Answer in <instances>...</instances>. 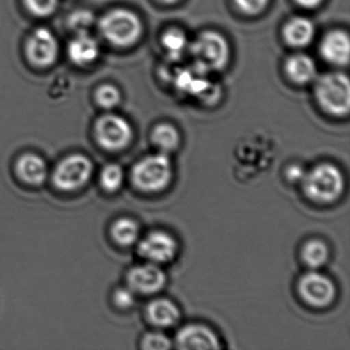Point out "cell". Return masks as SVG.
Instances as JSON below:
<instances>
[{"label": "cell", "mask_w": 350, "mask_h": 350, "mask_svg": "<svg viewBox=\"0 0 350 350\" xmlns=\"http://www.w3.org/2000/svg\"><path fill=\"white\" fill-rule=\"evenodd\" d=\"M194 70L202 75L219 71L228 63L229 46L226 40L215 31H204L190 44Z\"/></svg>", "instance_id": "6da1fadb"}, {"label": "cell", "mask_w": 350, "mask_h": 350, "mask_svg": "<svg viewBox=\"0 0 350 350\" xmlns=\"http://www.w3.org/2000/svg\"><path fill=\"white\" fill-rule=\"evenodd\" d=\"M102 36L112 46L128 48L138 42L143 25L138 16L128 10H114L99 22Z\"/></svg>", "instance_id": "7a4b0ae2"}, {"label": "cell", "mask_w": 350, "mask_h": 350, "mask_svg": "<svg viewBox=\"0 0 350 350\" xmlns=\"http://www.w3.org/2000/svg\"><path fill=\"white\" fill-rule=\"evenodd\" d=\"M305 193L313 202L329 204L335 202L344 188L341 172L331 163H321L305 174L302 180Z\"/></svg>", "instance_id": "3957f363"}, {"label": "cell", "mask_w": 350, "mask_h": 350, "mask_svg": "<svg viewBox=\"0 0 350 350\" xmlns=\"http://www.w3.org/2000/svg\"><path fill=\"white\" fill-rule=\"evenodd\" d=\"M319 106L329 114L344 116L350 110L349 79L342 73H327L319 77L314 88Z\"/></svg>", "instance_id": "277c9868"}, {"label": "cell", "mask_w": 350, "mask_h": 350, "mask_svg": "<svg viewBox=\"0 0 350 350\" xmlns=\"http://www.w3.org/2000/svg\"><path fill=\"white\" fill-rule=\"evenodd\" d=\"M131 177L133 184L141 191H161L171 182V161L165 153L149 155L134 165Z\"/></svg>", "instance_id": "5b68a950"}, {"label": "cell", "mask_w": 350, "mask_h": 350, "mask_svg": "<svg viewBox=\"0 0 350 350\" xmlns=\"http://www.w3.org/2000/svg\"><path fill=\"white\" fill-rule=\"evenodd\" d=\"M94 173V165L87 155L73 153L57 163L53 183L63 192H73L87 185Z\"/></svg>", "instance_id": "8992f818"}, {"label": "cell", "mask_w": 350, "mask_h": 350, "mask_svg": "<svg viewBox=\"0 0 350 350\" xmlns=\"http://www.w3.org/2000/svg\"><path fill=\"white\" fill-rule=\"evenodd\" d=\"M95 138L105 150H122L132 141V126L126 118L118 114L107 113L96 122Z\"/></svg>", "instance_id": "52a82bcc"}, {"label": "cell", "mask_w": 350, "mask_h": 350, "mask_svg": "<svg viewBox=\"0 0 350 350\" xmlns=\"http://www.w3.org/2000/svg\"><path fill=\"white\" fill-rule=\"evenodd\" d=\"M301 298L313 307H325L335 298V284L327 276L317 271L305 273L299 280Z\"/></svg>", "instance_id": "ba28073f"}, {"label": "cell", "mask_w": 350, "mask_h": 350, "mask_svg": "<svg viewBox=\"0 0 350 350\" xmlns=\"http://www.w3.org/2000/svg\"><path fill=\"white\" fill-rule=\"evenodd\" d=\"M26 53L30 62L36 66H51L58 58V40L48 28H38L28 38Z\"/></svg>", "instance_id": "9c48e42d"}, {"label": "cell", "mask_w": 350, "mask_h": 350, "mask_svg": "<svg viewBox=\"0 0 350 350\" xmlns=\"http://www.w3.org/2000/svg\"><path fill=\"white\" fill-rule=\"evenodd\" d=\"M177 241L163 231L149 233L138 245L139 255L153 264L171 262L177 255Z\"/></svg>", "instance_id": "30bf717a"}, {"label": "cell", "mask_w": 350, "mask_h": 350, "mask_svg": "<svg viewBox=\"0 0 350 350\" xmlns=\"http://www.w3.org/2000/svg\"><path fill=\"white\" fill-rule=\"evenodd\" d=\"M129 288L135 293L151 295L159 292L165 286L167 278L165 272L157 264L148 263L138 265L129 271Z\"/></svg>", "instance_id": "8fae6325"}, {"label": "cell", "mask_w": 350, "mask_h": 350, "mask_svg": "<svg viewBox=\"0 0 350 350\" xmlns=\"http://www.w3.org/2000/svg\"><path fill=\"white\" fill-rule=\"evenodd\" d=\"M176 343L180 349L211 350L220 348L216 334L202 325H188L182 327L176 336Z\"/></svg>", "instance_id": "7c38bea8"}, {"label": "cell", "mask_w": 350, "mask_h": 350, "mask_svg": "<svg viewBox=\"0 0 350 350\" xmlns=\"http://www.w3.org/2000/svg\"><path fill=\"white\" fill-rule=\"evenodd\" d=\"M321 57L327 62L344 66L349 62L350 42L347 33L341 30L329 32L319 46Z\"/></svg>", "instance_id": "4fadbf2b"}, {"label": "cell", "mask_w": 350, "mask_h": 350, "mask_svg": "<svg viewBox=\"0 0 350 350\" xmlns=\"http://www.w3.org/2000/svg\"><path fill=\"white\" fill-rule=\"evenodd\" d=\"M15 171L23 183L30 186H40L46 182L49 167L46 161L36 153H25L16 161Z\"/></svg>", "instance_id": "5bb4252c"}, {"label": "cell", "mask_w": 350, "mask_h": 350, "mask_svg": "<svg viewBox=\"0 0 350 350\" xmlns=\"http://www.w3.org/2000/svg\"><path fill=\"white\" fill-rule=\"evenodd\" d=\"M68 57L75 65L88 66L93 64L100 55V46L97 40L89 33L77 34L69 42Z\"/></svg>", "instance_id": "9a60e30c"}, {"label": "cell", "mask_w": 350, "mask_h": 350, "mask_svg": "<svg viewBox=\"0 0 350 350\" xmlns=\"http://www.w3.org/2000/svg\"><path fill=\"white\" fill-rule=\"evenodd\" d=\"M315 28L310 20L304 17L291 19L284 25V38L288 46L303 48L312 42Z\"/></svg>", "instance_id": "2e32d148"}, {"label": "cell", "mask_w": 350, "mask_h": 350, "mask_svg": "<svg viewBox=\"0 0 350 350\" xmlns=\"http://www.w3.org/2000/svg\"><path fill=\"white\" fill-rule=\"evenodd\" d=\"M147 319L157 327H172L177 323L180 311L177 305L167 299H157L149 303L146 309Z\"/></svg>", "instance_id": "e0dca14e"}, {"label": "cell", "mask_w": 350, "mask_h": 350, "mask_svg": "<svg viewBox=\"0 0 350 350\" xmlns=\"http://www.w3.org/2000/svg\"><path fill=\"white\" fill-rule=\"evenodd\" d=\"M286 73L295 83L305 85L314 79L317 66L310 57L303 54L295 55L286 60Z\"/></svg>", "instance_id": "ac0fdd59"}, {"label": "cell", "mask_w": 350, "mask_h": 350, "mask_svg": "<svg viewBox=\"0 0 350 350\" xmlns=\"http://www.w3.org/2000/svg\"><path fill=\"white\" fill-rule=\"evenodd\" d=\"M112 239L118 245L128 247L136 243L140 233L138 223L131 218H120L114 221L111 226Z\"/></svg>", "instance_id": "d6986e66"}, {"label": "cell", "mask_w": 350, "mask_h": 350, "mask_svg": "<svg viewBox=\"0 0 350 350\" xmlns=\"http://www.w3.org/2000/svg\"><path fill=\"white\" fill-rule=\"evenodd\" d=\"M151 140L161 153H169L179 146V133L171 124H159L153 129Z\"/></svg>", "instance_id": "ffe728a7"}, {"label": "cell", "mask_w": 350, "mask_h": 350, "mask_svg": "<svg viewBox=\"0 0 350 350\" xmlns=\"http://www.w3.org/2000/svg\"><path fill=\"white\" fill-rule=\"evenodd\" d=\"M301 256L307 266L310 268H319L327 263L329 249L323 241L312 239L305 243Z\"/></svg>", "instance_id": "44dd1931"}, {"label": "cell", "mask_w": 350, "mask_h": 350, "mask_svg": "<svg viewBox=\"0 0 350 350\" xmlns=\"http://www.w3.org/2000/svg\"><path fill=\"white\" fill-rule=\"evenodd\" d=\"M161 44L173 59H179L187 46L185 33L178 28H171L163 33Z\"/></svg>", "instance_id": "7402d4cb"}, {"label": "cell", "mask_w": 350, "mask_h": 350, "mask_svg": "<svg viewBox=\"0 0 350 350\" xmlns=\"http://www.w3.org/2000/svg\"><path fill=\"white\" fill-rule=\"evenodd\" d=\"M124 180V170L116 163L106 165L99 176L100 185L107 192L118 191L122 187Z\"/></svg>", "instance_id": "603a6c76"}, {"label": "cell", "mask_w": 350, "mask_h": 350, "mask_svg": "<svg viewBox=\"0 0 350 350\" xmlns=\"http://www.w3.org/2000/svg\"><path fill=\"white\" fill-rule=\"evenodd\" d=\"M68 24L77 34L89 33L90 29L95 24V16L87 10H79L71 14Z\"/></svg>", "instance_id": "cb8c5ba5"}, {"label": "cell", "mask_w": 350, "mask_h": 350, "mask_svg": "<svg viewBox=\"0 0 350 350\" xmlns=\"http://www.w3.org/2000/svg\"><path fill=\"white\" fill-rule=\"evenodd\" d=\"M120 92L111 85H104L96 92V101L106 110L113 109L120 102Z\"/></svg>", "instance_id": "d4e9b609"}, {"label": "cell", "mask_w": 350, "mask_h": 350, "mask_svg": "<svg viewBox=\"0 0 350 350\" xmlns=\"http://www.w3.org/2000/svg\"><path fill=\"white\" fill-rule=\"evenodd\" d=\"M26 8L36 17H49L58 7L59 0H24Z\"/></svg>", "instance_id": "484cf974"}, {"label": "cell", "mask_w": 350, "mask_h": 350, "mask_svg": "<svg viewBox=\"0 0 350 350\" xmlns=\"http://www.w3.org/2000/svg\"><path fill=\"white\" fill-rule=\"evenodd\" d=\"M141 347L145 350H167L172 347V342L163 333L151 332L143 337Z\"/></svg>", "instance_id": "4316f807"}, {"label": "cell", "mask_w": 350, "mask_h": 350, "mask_svg": "<svg viewBox=\"0 0 350 350\" xmlns=\"http://www.w3.org/2000/svg\"><path fill=\"white\" fill-rule=\"evenodd\" d=\"M269 0H234L237 9L247 15H258L261 13Z\"/></svg>", "instance_id": "83f0119b"}, {"label": "cell", "mask_w": 350, "mask_h": 350, "mask_svg": "<svg viewBox=\"0 0 350 350\" xmlns=\"http://www.w3.org/2000/svg\"><path fill=\"white\" fill-rule=\"evenodd\" d=\"M113 302L122 309L130 308L135 303V292L131 288H120L114 292Z\"/></svg>", "instance_id": "f1b7e54d"}, {"label": "cell", "mask_w": 350, "mask_h": 350, "mask_svg": "<svg viewBox=\"0 0 350 350\" xmlns=\"http://www.w3.org/2000/svg\"><path fill=\"white\" fill-rule=\"evenodd\" d=\"M305 172L303 171L302 167L299 165H292L286 170V179L293 183H297V182H302V180L305 177Z\"/></svg>", "instance_id": "f546056e"}, {"label": "cell", "mask_w": 350, "mask_h": 350, "mask_svg": "<svg viewBox=\"0 0 350 350\" xmlns=\"http://www.w3.org/2000/svg\"><path fill=\"white\" fill-rule=\"evenodd\" d=\"M295 1L304 9H314L321 5L323 0H295Z\"/></svg>", "instance_id": "4dcf8cb0"}, {"label": "cell", "mask_w": 350, "mask_h": 350, "mask_svg": "<svg viewBox=\"0 0 350 350\" xmlns=\"http://www.w3.org/2000/svg\"><path fill=\"white\" fill-rule=\"evenodd\" d=\"M163 3H167V5H172V3H177L178 0H161Z\"/></svg>", "instance_id": "1f68e13d"}]
</instances>
